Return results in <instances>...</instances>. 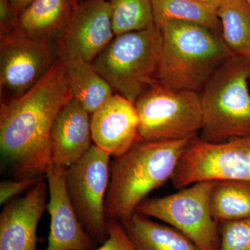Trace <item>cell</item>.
<instances>
[{
  "mask_svg": "<svg viewBox=\"0 0 250 250\" xmlns=\"http://www.w3.org/2000/svg\"><path fill=\"white\" fill-rule=\"evenodd\" d=\"M162 44L161 29L153 24L115 36L92 64L115 93L135 103L158 83Z\"/></svg>",
  "mask_w": 250,
  "mask_h": 250,
  "instance_id": "5b68a950",
  "label": "cell"
},
{
  "mask_svg": "<svg viewBox=\"0 0 250 250\" xmlns=\"http://www.w3.org/2000/svg\"><path fill=\"white\" fill-rule=\"evenodd\" d=\"M20 13L10 0H0V37L14 33Z\"/></svg>",
  "mask_w": 250,
  "mask_h": 250,
  "instance_id": "484cf974",
  "label": "cell"
},
{
  "mask_svg": "<svg viewBox=\"0 0 250 250\" xmlns=\"http://www.w3.org/2000/svg\"><path fill=\"white\" fill-rule=\"evenodd\" d=\"M48 192L42 179L24 196L6 202L0 214V250H37L38 224Z\"/></svg>",
  "mask_w": 250,
  "mask_h": 250,
  "instance_id": "7c38bea8",
  "label": "cell"
},
{
  "mask_svg": "<svg viewBox=\"0 0 250 250\" xmlns=\"http://www.w3.org/2000/svg\"><path fill=\"white\" fill-rule=\"evenodd\" d=\"M222 39L233 56L250 59V4L227 0L218 7Z\"/></svg>",
  "mask_w": 250,
  "mask_h": 250,
  "instance_id": "d6986e66",
  "label": "cell"
},
{
  "mask_svg": "<svg viewBox=\"0 0 250 250\" xmlns=\"http://www.w3.org/2000/svg\"><path fill=\"white\" fill-rule=\"evenodd\" d=\"M59 59L54 41L15 34L0 37L1 103L27 93Z\"/></svg>",
  "mask_w": 250,
  "mask_h": 250,
  "instance_id": "30bf717a",
  "label": "cell"
},
{
  "mask_svg": "<svg viewBox=\"0 0 250 250\" xmlns=\"http://www.w3.org/2000/svg\"><path fill=\"white\" fill-rule=\"evenodd\" d=\"M115 36L146 29L154 23L151 0H108Z\"/></svg>",
  "mask_w": 250,
  "mask_h": 250,
  "instance_id": "7402d4cb",
  "label": "cell"
},
{
  "mask_svg": "<svg viewBox=\"0 0 250 250\" xmlns=\"http://www.w3.org/2000/svg\"><path fill=\"white\" fill-rule=\"evenodd\" d=\"M154 23L157 27L170 21L195 23L221 35L218 7L196 0H151Z\"/></svg>",
  "mask_w": 250,
  "mask_h": 250,
  "instance_id": "ffe728a7",
  "label": "cell"
},
{
  "mask_svg": "<svg viewBox=\"0 0 250 250\" xmlns=\"http://www.w3.org/2000/svg\"><path fill=\"white\" fill-rule=\"evenodd\" d=\"M196 1H200V2L203 3V4L215 6V7H218L220 5L223 4L227 0H196Z\"/></svg>",
  "mask_w": 250,
  "mask_h": 250,
  "instance_id": "83f0119b",
  "label": "cell"
},
{
  "mask_svg": "<svg viewBox=\"0 0 250 250\" xmlns=\"http://www.w3.org/2000/svg\"><path fill=\"white\" fill-rule=\"evenodd\" d=\"M221 180L250 182V136L222 143L194 138L172 178L176 188L202 181Z\"/></svg>",
  "mask_w": 250,
  "mask_h": 250,
  "instance_id": "9c48e42d",
  "label": "cell"
},
{
  "mask_svg": "<svg viewBox=\"0 0 250 250\" xmlns=\"http://www.w3.org/2000/svg\"><path fill=\"white\" fill-rule=\"evenodd\" d=\"M247 1H248V3H249V4H250V0H247Z\"/></svg>",
  "mask_w": 250,
  "mask_h": 250,
  "instance_id": "f546056e",
  "label": "cell"
},
{
  "mask_svg": "<svg viewBox=\"0 0 250 250\" xmlns=\"http://www.w3.org/2000/svg\"><path fill=\"white\" fill-rule=\"evenodd\" d=\"M107 239L93 250H138L119 220H107Z\"/></svg>",
  "mask_w": 250,
  "mask_h": 250,
  "instance_id": "cb8c5ba5",
  "label": "cell"
},
{
  "mask_svg": "<svg viewBox=\"0 0 250 250\" xmlns=\"http://www.w3.org/2000/svg\"><path fill=\"white\" fill-rule=\"evenodd\" d=\"M64 62L65 80L72 97L90 115L114 95L111 85L91 62L82 60Z\"/></svg>",
  "mask_w": 250,
  "mask_h": 250,
  "instance_id": "ac0fdd59",
  "label": "cell"
},
{
  "mask_svg": "<svg viewBox=\"0 0 250 250\" xmlns=\"http://www.w3.org/2000/svg\"><path fill=\"white\" fill-rule=\"evenodd\" d=\"M92 141L90 114L72 99L59 112L52 125L51 165L67 169L88 152Z\"/></svg>",
  "mask_w": 250,
  "mask_h": 250,
  "instance_id": "9a60e30c",
  "label": "cell"
},
{
  "mask_svg": "<svg viewBox=\"0 0 250 250\" xmlns=\"http://www.w3.org/2000/svg\"><path fill=\"white\" fill-rule=\"evenodd\" d=\"M120 221L138 250H200L178 230L137 212Z\"/></svg>",
  "mask_w": 250,
  "mask_h": 250,
  "instance_id": "e0dca14e",
  "label": "cell"
},
{
  "mask_svg": "<svg viewBox=\"0 0 250 250\" xmlns=\"http://www.w3.org/2000/svg\"><path fill=\"white\" fill-rule=\"evenodd\" d=\"M111 156L93 144L65 172L72 207L85 231L95 243L102 244L108 236L105 200L111 178Z\"/></svg>",
  "mask_w": 250,
  "mask_h": 250,
  "instance_id": "ba28073f",
  "label": "cell"
},
{
  "mask_svg": "<svg viewBox=\"0 0 250 250\" xmlns=\"http://www.w3.org/2000/svg\"><path fill=\"white\" fill-rule=\"evenodd\" d=\"M218 250H250V217L221 223Z\"/></svg>",
  "mask_w": 250,
  "mask_h": 250,
  "instance_id": "603a6c76",
  "label": "cell"
},
{
  "mask_svg": "<svg viewBox=\"0 0 250 250\" xmlns=\"http://www.w3.org/2000/svg\"><path fill=\"white\" fill-rule=\"evenodd\" d=\"M66 169L49 166L45 174L50 231L46 250H93L95 242L85 231L72 207L65 184Z\"/></svg>",
  "mask_w": 250,
  "mask_h": 250,
  "instance_id": "4fadbf2b",
  "label": "cell"
},
{
  "mask_svg": "<svg viewBox=\"0 0 250 250\" xmlns=\"http://www.w3.org/2000/svg\"><path fill=\"white\" fill-rule=\"evenodd\" d=\"M212 213L218 223L250 217V182L215 181L210 199Z\"/></svg>",
  "mask_w": 250,
  "mask_h": 250,
  "instance_id": "44dd1931",
  "label": "cell"
},
{
  "mask_svg": "<svg viewBox=\"0 0 250 250\" xmlns=\"http://www.w3.org/2000/svg\"><path fill=\"white\" fill-rule=\"evenodd\" d=\"M159 80L177 90L200 93L233 54L220 34L195 23L170 21L161 26Z\"/></svg>",
  "mask_w": 250,
  "mask_h": 250,
  "instance_id": "3957f363",
  "label": "cell"
},
{
  "mask_svg": "<svg viewBox=\"0 0 250 250\" xmlns=\"http://www.w3.org/2000/svg\"><path fill=\"white\" fill-rule=\"evenodd\" d=\"M250 59L232 56L199 93L200 139L222 143L250 136Z\"/></svg>",
  "mask_w": 250,
  "mask_h": 250,
  "instance_id": "277c9868",
  "label": "cell"
},
{
  "mask_svg": "<svg viewBox=\"0 0 250 250\" xmlns=\"http://www.w3.org/2000/svg\"><path fill=\"white\" fill-rule=\"evenodd\" d=\"M134 104L139 119V141L191 139L201 131V103L197 92L170 89L158 82Z\"/></svg>",
  "mask_w": 250,
  "mask_h": 250,
  "instance_id": "8992f818",
  "label": "cell"
},
{
  "mask_svg": "<svg viewBox=\"0 0 250 250\" xmlns=\"http://www.w3.org/2000/svg\"><path fill=\"white\" fill-rule=\"evenodd\" d=\"M215 183L202 181L167 196L146 199L135 212L167 223L200 250H218L220 230L210 204Z\"/></svg>",
  "mask_w": 250,
  "mask_h": 250,
  "instance_id": "52a82bcc",
  "label": "cell"
},
{
  "mask_svg": "<svg viewBox=\"0 0 250 250\" xmlns=\"http://www.w3.org/2000/svg\"><path fill=\"white\" fill-rule=\"evenodd\" d=\"M194 138L156 142L139 140L129 151L115 157L105 200L106 219L121 220L132 214L148 194L172 179Z\"/></svg>",
  "mask_w": 250,
  "mask_h": 250,
  "instance_id": "7a4b0ae2",
  "label": "cell"
},
{
  "mask_svg": "<svg viewBox=\"0 0 250 250\" xmlns=\"http://www.w3.org/2000/svg\"><path fill=\"white\" fill-rule=\"evenodd\" d=\"M114 37L108 0H84L55 41L59 59L92 63Z\"/></svg>",
  "mask_w": 250,
  "mask_h": 250,
  "instance_id": "8fae6325",
  "label": "cell"
},
{
  "mask_svg": "<svg viewBox=\"0 0 250 250\" xmlns=\"http://www.w3.org/2000/svg\"><path fill=\"white\" fill-rule=\"evenodd\" d=\"M90 116L94 144L114 158L129 151L139 141L135 104L120 94L115 93Z\"/></svg>",
  "mask_w": 250,
  "mask_h": 250,
  "instance_id": "5bb4252c",
  "label": "cell"
},
{
  "mask_svg": "<svg viewBox=\"0 0 250 250\" xmlns=\"http://www.w3.org/2000/svg\"><path fill=\"white\" fill-rule=\"evenodd\" d=\"M73 99L61 59L27 93L0 106V146L14 179L45 177L50 133L59 112Z\"/></svg>",
  "mask_w": 250,
  "mask_h": 250,
  "instance_id": "6da1fadb",
  "label": "cell"
},
{
  "mask_svg": "<svg viewBox=\"0 0 250 250\" xmlns=\"http://www.w3.org/2000/svg\"><path fill=\"white\" fill-rule=\"evenodd\" d=\"M78 4L77 0H35L20 13L13 34L55 42Z\"/></svg>",
  "mask_w": 250,
  "mask_h": 250,
  "instance_id": "2e32d148",
  "label": "cell"
},
{
  "mask_svg": "<svg viewBox=\"0 0 250 250\" xmlns=\"http://www.w3.org/2000/svg\"><path fill=\"white\" fill-rule=\"evenodd\" d=\"M83 1H84V0H77L79 3L82 2Z\"/></svg>",
  "mask_w": 250,
  "mask_h": 250,
  "instance_id": "f1b7e54d",
  "label": "cell"
},
{
  "mask_svg": "<svg viewBox=\"0 0 250 250\" xmlns=\"http://www.w3.org/2000/svg\"><path fill=\"white\" fill-rule=\"evenodd\" d=\"M45 177L4 181L0 184V204L1 205L14 199L24 190L30 189Z\"/></svg>",
  "mask_w": 250,
  "mask_h": 250,
  "instance_id": "d4e9b609",
  "label": "cell"
},
{
  "mask_svg": "<svg viewBox=\"0 0 250 250\" xmlns=\"http://www.w3.org/2000/svg\"><path fill=\"white\" fill-rule=\"evenodd\" d=\"M35 0H10L11 4L14 5V7L20 12L26 9Z\"/></svg>",
  "mask_w": 250,
  "mask_h": 250,
  "instance_id": "4316f807",
  "label": "cell"
}]
</instances>
